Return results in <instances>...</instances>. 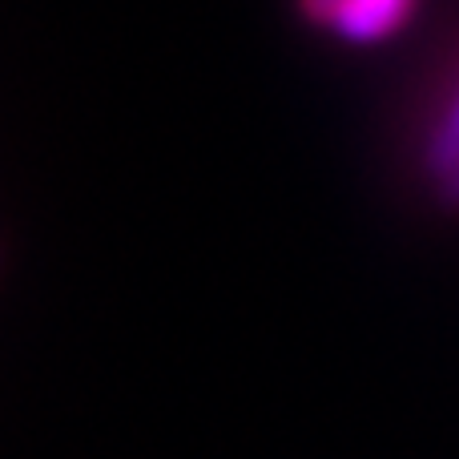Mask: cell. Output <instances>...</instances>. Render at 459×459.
Instances as JSON below:
<instances>
[{
    "mask_svg": "<svg viewBox=\"0 0 459 459\" xmlns=\"http://www.w3.org/2000/svg\"><path fill=\"white\" fill-rule=\"evenodd\" d=\"M302 13L347 45H379L415 13V0H302Z\"/></svg>",
    "mask_w": 459,
    "mask_h": 459,
    "instance_id": "6da1fadb",
    "label": "cell"
},
{
    "mask_svg": "<svg viewBox=\"0 0 459 459\" xmlns=\"http://www.w3.org/2000/svg\"><path fill=\"white\" fill-rule=\"evenodd\" d=\"M423 161H428V174H436V178H444L459 161V93H455L452 109L444 113V121L436 126V134L428 137Z\"/></svg>",
    "mask_w": 459,
    "mask_h": 459,
    "instance_id": "7a4b0ae2",
    "label": "cell"
},
{
    "mask_svg": "<svg viewBox=\"0 0 459 459\" xmlns=\"http://www.w3.org/2000/svg\"><path fill=\"white\" fill-rule=\"evenodd\" d=\"M439 202H444L447 210H459V161L439 178Z\"/></svg>",
    "mask_w": 459,
    "mask_h": 459,
    "instance_id": "3957f363",
    "label": "cell"
}]
</instances>
